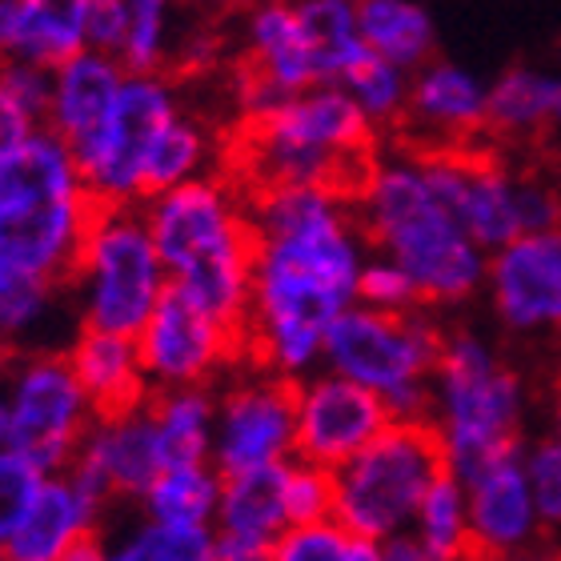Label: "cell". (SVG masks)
Instances as JSON below:
<instances>
[{"instance_id": "cell-14", "label": "cell", "mask_w": 561, "mask_h": 561, "mask_svg": "<svg viewBox=\"0 0 561 561\" xmlns=\"http://www.w3.org/2000/svg\"><path fill=\"white\" fill-rule=\"evenodd\" d=\"M69 365L93 405V421H121L149 401V377L140 374L133 337L81 325L69 345Z\"/></svg>"}, {"instance_id": "cell-32", "label": "cell", "mask_w": 561, "mask_h": 561, "mask_svg": "<svg viewBox=\"0 0 561 561\" xmlns=\"http://www.w3.org/2000/svg\"><path fill=\"white\" fill-rule=\"evenodd\" d=\"M45 469H36L33 461L16 449H0V546L12 538V529L21 526L28 505L36 502V493L45 485Z\"/></svg>"}, {"instance_id": "cell-29", "label": "cell", "mask_w": 561, "mask_h": 561, "mask_svg": "<svg viewBox=\"0 0 561 561\" xmlns=\"http://www.w3.org/2000/svg\"><path fill=\"white\" fill-rule=\"evenodd\" d=\"M333 514H337V469L305 466V461L285 466V517L293 526L333 522Z\"/></svg>"}, {"instance_id": "cell-19", "label": "cell", "mask_w": 561, "mask_h": 561, "mask_svg": "<svg viewBox=\"0 0 561 561\" xmlns=\"http://www.w3.org/2000/svg\"><path fill=\"white\" fill-rule=\"evenodd\" d=\"M89 0H16V36L12 57L57 69L60 60L89 48L84 41Z\"/></svg>"}, {"instance_id": "cell-15", "label": "cell", "mask_w": 561, "mask_h": 561, "mask_svg": "<svg viewBox=\"0 0 561 561\" xmlns=\"http://www.w3.org/2000/svg\"><path fill=\"white\" fill-rule=\"evenodd\" d=\"M101 517L105 514L72 485L69 473H48L24 522L0 550L4 561H60L84 534L101 529Z\"/></svg>"}, {"instance_id": "cell-49", "label": "cell", "mask_w": 561, "mask_h": 561, "mask_svg": "<svg viewBox=\"0 0 561 561\" xmlns=\"http://www.w3.org/2000/svg\"><path fill=\"white\" fill-rule=\"evenodd\" d=\"M553 561H561V553H558V558H553Z\"/></svg>"}, {"instance_id": "cell-27", "label": "cell", "mask_w": 561, "mask_h": 561, "mask_svg": "<svg viewBox=\"0 0 561 561\" xmlns=\"http://www.w3.org/2000/svg\"><path fill=\"white\" fill-rule=\"evenodd\" d=\"M341 89L365 108V117L374 121L377 133L386 129L389 121L405 108V96H410V81H405V69L389 65L386 57H377L374 48L365 53L357 65H353L345 77H341Z\"/></svg>"}, {"instance_id": "cell-1", "label": "cell", "mask_w": 561, "mask_h": 561, "mask_svg": "<svg viewBox=\"0 0 561 561\" xmlns=\"http://www.w3.org/2000/svg\"><path fill=\"white\" fill-rule=\"evenodd\" d=\"M93 209L72 149L48 125L0 157V261L72 289Z\"/></svg>"}, {"instance_id": "cell-30", "label": "cell", "mask_w": 561, "mask_h": 561, "mask_svg": "<svg viewBox=\"0 0 561 561\" xmlns=\"http://www.w3.org/2000/svg\"><path fill=\"white\" fill-rule=\"evenodd\" d=\"M125 4H129V41L121 48V65L129 72H161L173 0H125Z\"/></svg>"}, {"instance_id": "cell-45", "label": "cell", "mask_w": 561, "mask_h": 561, "mask_svg": "<svg viewBox=\"0 0 561 561\" xmlns=\"http://www.w3.org/2000/svg\"><path fill=\"white\" fill-rule=\"evenodd\" d=\"M0 449H9V401H4V389H0Z\"/></svg>"}, {"instance_id": "cell-8", "label": "cell", "mask_w": 561, "mask_h": 561, "mask_svg": "<svg viewBox=\"0 0 561 561\" xmlns=\"http://www.w3.org/2000/svg\"><path fill=\"white\" fill-rule=\"evenodd\" d=\"M445 329L413 309H341L329 321L321 350L341 374L369 389H398L433 374Z\"/></svg>"}, {"instance_id": "cell-9", "label": "cell", "mask_w": 561, "mask_h": 561, "mask_svg": "<svg viewBox=\"0 0 561 561\" xmlns=\"http://www.w3.org/2000/svg\"><path fill=\"white\" fill-rule=\"evenodd\" d=\"M137 362L149 386H205L217 369H233L221 325L188 297L176 280H164L161 297L137 329Z\"/></svg>"}, {"instance_id": "cell-10", "label": "cell", "mask_w": 561, "mask_h": 561, "mask_svg": "<svg viewBox=\"0 0 561 561\" xmlns=\"http://www.w3.org/2000/svg\"><path fill=\"white\" fill-rule=\"evenodd\" d=\"M301 381L280 374L225 389L217 481L245 473L253 466H265V461H277L293 442V430H297V417H301Z\"/></svg>"}, {"instance_id": "cell-26", "label": "cell", "mask_w": 561, "mask_h": 561, "mask_svg": "<svg viewBox=\"0 0 561 561\" xmlns=\"http://www.w3.org/2000/svg\"><path fill=\"white\" fill-rule=\"evenodd\" d=\"M60 293L69 289H60L53 280L0 261V337L9 341L12 353L28 350V341L48 321Z\"/></svg>"}, {"instance_id": "cell-21", "label": "cell", "mask_w": 561, "mask_h": 561, "mask_svg": "<svg viewBox=\"0 0 561 561\" xmlns=\"http://www.w3.org/2000/svg\"><path fill=\"white\" fill-rule=\"evenodd\" d=\"M362 41L398 69H421L433 57V24L413 0H357Z\"/></svg>"}, {"instance_id": "cell-39", "label": "cell", "mask_w": 561, "mask_h": 561, "mask_svg": "<svg viewBox=\"0 0 561 561\" xmlns=\"http://www.w3.org/2000/svg\"><path fill=\"white\" fill-rule=\"evenodd\" d=\"M209 561H270V541L241 538V534H225L209 550Z\"/></svg>"}, {"instance_id": "cell-46", "label": "cell", "mask_w": 561, "mask_h": 561, "mask_svg": "<svg viewBox=\"0 0 561 561\" xmlns=\"http://www.w3.org/2000/svg\"><path fill=\"white\" fill-rule=\"evenodd\" d=\"M12 357H16V353H12V345L4 337H0V377H4V369H9Z\"/></svg>"}, {"instance_id": "cell-18", "label": "cell", "mask_w": 561, "mask_h": 561, "mask_svg": "<svg viewBox=\"0 0 561 561\" xmlns=\"http://www.w3.org/2000/svg\"><path fill=\"white\" fill-rule=\"evenodd\" d=\"M293 12L317 84H341V77L369 53L357 28V0H297Z\"/></svg>"}, {"instance_id": "cell-43", "label": "cell", "mask_w": 561, "mask_h": 561, "mask_svg": "<svg viewBox=\"0 0 561 561\" xmlns=\"http://www.w3.org/2000/svg\"><path fill=\"white\" fill-rule=\"evenodd\" d=\"M381 561H437L433 558L425 546H417V541H401V538H393L386 546V558Z\"/></svg>"}, {"instance_id": "cell-24", "label": "cell", "mask_w": 561, "mask_h": 561, "mask_svg": "<svg viewBox=\"0 0 561 561\" xmlns=\"http://www.w3.org/2000/svg\"><path fill=\"white\" fill-rule=\"evenodd\" d=\"M485 137L502 152L510 145H541L546 113H541V77L529 69H510L485 93Z\"/></svg>"}, {"instance_id": "cell-36", "label": "cell", "mask_w": 561, "mask_h": 561, "mask_svg": "<svg viewBox=\"0 0 561 561\" xmlns=\"http://www.w3.org/2000/svg\"><path fill=\"white\" fill-rule=\"evenodd\" d=\"M84 41H89V48L121 57V48L129 41V4L125 0H89Z\"/></svg>"}, {"instance_id": "cell-41", "label": "cell", "mask_w": 561, "mask_h": 561, "mask_svg": "<svg viewBox=\"0 0 561 561\" xmlns=\"http://www.w3.org/2000/svg\"><path fill=\"white\" fill-rule=\"evenodd\" d=\"M60 561H108L105 558V541H101V529H93V534H84L77 546H72L69 553Z\"/></svg>"}, {"instance_id": "cell-2", "label": "cell", "mask_w": 561, "mask_h": 561, "mask_svg": "<svg viewBox=\"0 0 561 561\" xmlns=\"http://www.w3.org/2000/svg\"><path fill=\"white\" fill-rule=\"evenodd\" d=\"M345 213L357 241L389 253L413 280L421 305L466 301L481 285V245L445 217L413 161L381 164L369 193Z\"/></svg>"}, {"instance_id": "cell-47", "label": "cell", "mask_w": 561, "mask_h": 561, "mask_svg": "<svg viewBox=\"0 0 561 561\" xmlns=\"http://www.w3.org/2000/svg\"><path fill=\"white\" fill-rule=\"evenodd\" d=\"M201 4H209V9H241V4H245V0H201Z\"/></svg>"}, {"instance_id": "cell-6", "label": "cell", "mask_w": 561, "mask_h": 561, "mask_svg": "<svg viewBox=\"0 0 561 561\" xmlns=\"http://www.w3.org/2000/svg\"><path fill=\"white\" fill-rule=\"evenodd\" d=\"M9 445L45 473H65L93 425V405L72 374L69 353L28 350L4 369Z\"/></svg>"}, {"instance_id": "cell-4", "label": "cell", "mask_w": 561, "mask_h": 561, "mask_svg": "<svg viewBox=\"0 0 561 561\" xmlns=\"http://www.w3.org/2000/svg\"><path fill=\"white\" fill-rule=\"evenodd\" d=\"M96 201V197H93ZM164 273L157 245L149 237L140 205H101L84 229V245L72 273V289H81V325L137 337L145 317L161 297Z\"/></svg>"}, {"instance_id": "cell-13", "label": "cell", "mask_w": 561, "mask_h": 561, "mask_svg": "<svg viewBox=\"0 0 561 561\" xmlns=\"http://www.w3.org/2000/svg\"><path fill=\"white\" fill-rule=\"evenodd\" d=\"M490 277L505 325L561 329V225L546 233H522L502 245Z\"/></svg>"}, {"instance_id": "cell-48", "label": "cell", "mask_w": 561, "mask_h": 561, "mask_svg": "<svg viewBox=\"0 0 561 561\" xmlns=\"http://www.w3.org/2000/svg\"><path fill=\"white\" fill-rule=\"evenodd\" d=\"M0 561H4V550H0Z\"/></svg>"}, {"instance_id": "cell-7", "label": "cell", "mask_w": 561, "mask_h": 561, "mask_svg": "<svg viewBox=\"0 0 561 561\" xmlns=\"http://www.w3.org/2000/svg\"><path fill=\"white\" fill-rule=\"evenodd\" d=\"M181 113L173 77L129 72L108 117L89 137L72 140V161L89 197L101 205H140V164L152 137Z\"/></svg>"}, {"instance_id": "cell-11", "label": "cell", "mask_w": 561, "mask_h": 561, "mask_svg": "<svg viewBox=\"0 0 561 561\" xmlns=\"http://www.w3.org/2000/svg\"><path fill=\"white\" fill-rule=\"evenodd\" d=\"M140 213H145L157 257H161L169 277L213 249L229 245L237 225H241V209H237L233 193L225 188L221 176L217 181L188 176L181 185L140 201Z\"/></svg>"}, {"instance_id": "cell-34", "label": "cell", "mask_w": 561, "mask_h": 561, "mask_svg": "<svg viewBox=\"0 0 561 561\" xmlns=\"http://www.w3.org/2000/svg\"><path fill=\"white\" fill-rule=\"evenodd\" d=\"M353 297H362L365 305L374 309H417V289L413 280L393 265V261H374L357 270V285H353Z\"/></svg>"}, {"instance_id": "cell-44", "label": "cell", "mask_w": 561, "mask_h": 561, "mask_svg": "<svg viewBox=\"0 0 561 561\" xmlns=\"http://www.w3.org/2000/svg\"><path fill=\"white\" fill-rule=\"evenodd\" d=\"M350 561H381V553L374 550L369 538H353L350 541Z\"/></svg>"}, {"instance_id": "cell-35", "label": "cell", "mask_w": 561, "mask_h": 561, "mask_svg": "<svg viewBox=\"0 0 561 561\" xmlns=\"http://www.w3.org/2000/svg\"><path fill=\"white\" fill-rule=\"evenodd\" d=\"M0 81L9 84V93L21 101V108L36 125H45L48 101H53V69H41L33 60H0Z\"/></svg>"}, {"instance_id": "cell-42", "label": "cell", "mask_w": 561, "mask_h": 561, "mask_svg": "<svg viewBox=\"0 0 561 561\" xmlns=\"http://www.w3.org/2000/svg\"><path fill=\"white\" fill-rule=\"evenodd\" d=\"M12 36H16V0H0V60L12 57Z\"/></svg>"}, {"instance_id": "cell-38", "label": "cell", "mask_w": 561, "mask_h": 561, "mask_svg": "<svg viewBox=\"0 0 561 561\" xmlns=\"http://www.w3.org/2000/svg\"><path fill=\"white\" fill-rule=\"evenodd\" d=\"M36 129H41V125L24 113L21 101L9 93V84L0 81V157H4V152H12V149H21L24 140L33 137Z\"/></svg>"}, {"instance_id": "cell-3", "label": "cell", "mask_w": 561, "mask_h": 561, "mask_svg": "<svg viewBox=\"0 0 561 561\" xmlns=\"http://www.w3.org/2000/svg\"><path fill=\"white\" fill-rule=\"evenodd\" d=\"M454 473L449 437L430 417H398L374 442L337 466V522L353 538H386L430 493Z\"/></svg>"}, {"instance_id": "cell-31", "label": "cell", "mask_w": 561, "mask_h": 561, "mask_svg": "<svg viewBox=\"0 0 561 561\" xmlns=\"http://www.w3.org/2000/svg\"><path fill=\"white\" fill-rule=\"evenodd\" d=\"M421 526H425V550L437 561H454L461 541V497H457L454 473H445L421 497Z\"/></svg>"}, {"instance_id": "cell-17", "label": "cell", "mask_w": 561, "mask_h": 561, "mask_svg": "<svg viewBox=\"0 0 561 561\" xmlns=\"http://www.w3.org/2000/svg\"><path fill=\"white\" fill-rule=\"evenodd\" d=\"M161 469L176 466H205L209 457V425H213V398L205 386H152L145 401Z\"/></svg>"}, {"instance_id": "cell-16", "label": "cell", "mask_w": 561, "mask_h": 561, "mask_svg": "<svg viewBox=\"0 0 561 561\" xmlns=\"http://www.w3.org/2000/svg\"><path fill=\"white\" fill-rule=\"evenodd\" d=\"M125 77L129 69L113 53H101V48L72 53L53 69V101H48L45 125L57 137H65V145L89 137L108 117Z\"/></svg>"}, {"instance_id": "cell-25", "label": "cell", "mask_w": 561, "mask_h": 561, "mask_svg": "<svg viewBox=\"0 0 561 561\" xmlns=\"http://www.w3.org/2000/svg\"><path fill=\"white\" fill-rule=\"evenodd\" d=\"M221 497V481L213 478L205 466H176L161 469L152 485L145 490V510L152 522H169V526H205L213 505Z\"/></svg>"}, {"instance_id": "cell-28", "label": "cell", "mask_w": 561, "mask_h": 561, "mask_svg": "<svg viewBox=\"0 0 561 561\" xmlns=\"http://www.w3.org/2000/svg\"><path fill=\"white\" fill-rule=\"evenodd\" d=\"M213 541L205 526H169L149 522L129 534L125 546L105 553L108 561H209Z\"/></svg>"}, {"instance_id": "cell-37", "label": "cell", "mask_w": 561, "mask_h": 561, "mask_svg": "<svg viewBox=\"0 0 561 561\" xmlns=\"http://www.w3.org/2000/svg\"><path fill=\"white\" fill-rule=\"evenodd\" d=\"M534 490H538V514L546 526H561V445L541 442L534 449Z\"/></svg>"}, {"instance_id": "cell-33", "label": "cell", "mask_w": 561, "mask_h": 561, "mask_svg": "<svg viewBox=\"0 0 561 561\" xmlns=\"http://www.w3.org/2000/svg\"><path fill=\"white\" fill-rule=\"evenodd\" d=\"M270 561H350V541L333 522H313L270 541Z\"/></svg>"}, {"instance_id": "cell-5", "label": "cell", "mask_w": 561, "mask_h": 561, "mask_svg": "<svg viewBox=\"0 0 561 561\" xmlns=\"http://www.w3.org/2000/svg\"><path fill=\"white\" fill-rule=\"evenodd\" d=\"M433 374L445 381L449 410V449L466 481L485 469L514 461L522 445L517 410V374L490 357V350L469 333H445Z\"/></svg>"}, {"instance_id": "cell-22", "label": "cell", "mask_w": 561, "mask_h": 561, "mask_svg": "<svg viewBox=\"0 0 561 561\" xmlns=\"http://www.w3.org/2000/svg\"><path fill=\"white\" fill-rule=\"evenodd\" d=\"M473 490V505H469V522L481 538L493 541V546H514L529 534V493L526 481L517 473L514 461H502V466L485 469L481 478L469 481Z\"/></svg>"}, {"instance_id": "cell-40", "label": "cell", "mask_w": 561, "mask_h": 561, "mask_svg": "<svg viewBox=\"0 0 561 561\" xmlns=\"http://www.w3.org/2000/svg\"><path fill=\"white\" fill-rule=\"evenodd\" d=\"M541 113H546V137H541V145L561 140V81L558 77H541Z\"/></svg>"}, {"instance_id": "cell-23", "label": "cell", "mask_w": 561, "mask_h": 561, "mask_svg": "<svg viewBox=\"0 0 561 561\" xmlns=\"http://www.w3.org/2000/svg\"><path fill=\"white\" fill-rule=\"evenodd\" d=\"M209 161V129L197 113H176L157 137H152L145 164H140V201L157 197L164 188L181 185L201 173Z\"/></svg>"}, {"instance_id": "cell-12", "label": "cell", "mask_w": 561, "mask_h": 561, "mask_svg": "<svg viewBox=\"0 0 561 561\" xmlns=\"http://www.w3.org/2000/svg\"><path fill=\"white\" fill-rule=\"evenodd\" d=\"M389 413L381 389H369L353 377H325L313 389H305L301 417L293 430V457L305 466H345L362 445H369L386 430Z\"/></svg>"}, {"instance_id": "cell-20", "label": "cell", "mask_w": 561, "mask_h": 561, "mask_svg": "<svg viewBox=\"0 0 561 561\" xmlns=\"http://www.w3.org/2000/svg\"><path fill=\"white\" fill-rule=\"evenodd\" d=\"M285 522V461H265L245 473L221 478L225 534L270 541Z\"/></svg>"}]
</instances>
